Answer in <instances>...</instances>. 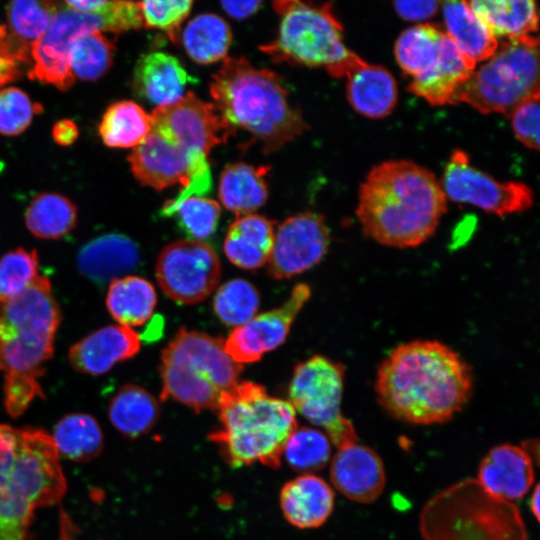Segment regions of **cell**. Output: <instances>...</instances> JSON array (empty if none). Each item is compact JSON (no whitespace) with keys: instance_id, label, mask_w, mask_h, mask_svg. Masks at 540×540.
<instances>
[{"instance_id":"obj_1","label":"cell","mask_w":540,"mask_h":540,"mask_svg":"<svg viewBox=\"0 0 540 540\" xmlns=\"http://www.w3.org/2000/svg\"><path fill=\"white\" fill-rule=\"evenodd\" d=\"M375 393L394 418L414 424H440L471 398L468 363L437 340H413L395 347L377 369Z\"/></svg>"},{"instance_id":"obj_2","label":"cell","mask_w":540,"mask_h":540,"mask_svg":"<svg viewBox=\"0 0 540 540\" xmlns=\"http://www.w3.org/2000/svg\"><path fill=\"white\" fill-rule=\"evenodd\" d=\"M446 211L447 198L432 172L410 161L392 160L366 176L356 215L366 237L404 249L427 241Z\"/></svg>"},{"instance_id":"obj_3","label":"cell","mask_w":540,"mask_h":540,"mask_svg":"<svg viewBox=\"0 0 540 540\" xmlns=\"http://www.w3.org/2000/svg\"><path fill=\"white\" fill-rule=\"evenodd\" d=\"M59 458L46 431L0 424V540H30L35 510L64 497Z\"/></svg>"},{"instance_id":"obj_4","label":"cell","mask_w":540,"mask_h":540,"mask_svg":"<svg viewBox=\"0 0 540 540\" xmlns=\"http://www.w3.org/2000/svg\"><path fill=\"white\" fill-rule=\"evenodd\" d=\"M210 94L214 106L233 134L237 129L259 140L265 154L300 136L308 125L289 102L280 76L256 68L245 57H227L212 75Z\"/></svg>"},{"instance_id":"obj_5","label":"cell","mask_w":540,"mask_h":540,"mask_svg":"<svg viewBox=\"0 0 540 540\" xmlns=\"http://www.w3.org/2000/svg\"><path fill=\"white\" fill-rule=\"evenodd\" d=\"M215 411L221 425L209 439L226 463L280 466L285 442L297 428L289 401L270 396L260 384L243 381L220 395Z\"/></svg>"},{"instance_id":"obj_6","label":"cell","mask_w":540,"mask_h":540,"mask_svg":"<svg viewBox=\"0 0 540 540\" xmlns=\"http://www.w3.org/2000/svg\"><path fill=\"white\" fill-rule=\"evenodd\" d=\"M61 311L50 280L39 276L19 297L0 306V371L4 394L42 397L38 379L54 352Z\"/></svg>"},{"instance_id":"obj_7","label":"cell","mask_w":540,"mask_h":540,"mask_svg":"<svg viewBox=\"0 0 540 540\" xmlns=\"http://www.w3.org/2000/svg\"><path fill=\"white\" fill-rule=\"evenodd\" d=\"M419 530L423 540H528L518 507L473 478L431 497L421 510Z\"/></svg>"},{"instance_id":"obj_8","label":"cell","mask_w":540,"mask_h":540,"mask_svg":"<svg viewBox=\"0 0 540 540\" xmlns=\"http://www.w3.org/2000/svg\"><path fill=\"white\" fill-rule=\"evenodd\" d=\"M243 365L225 352L224 340L180 328L161 354V400L195 412L215 410L220 395L238 383Z\"/></svg>"},{"instance_id":"obj_9","label":"cell","mask_w":540,"mask_h":540,"mask_svg":"<svg viewBox=\"0 0 540 540\" xmlns=\"http://www.w3.org/2000/svg\"><path fill=\"white\" fill-rule=\"evenodd\" d=\"M280 17L276 37L259 49L276 63L323 67L335 78L347 74L363 60L343 42V27L332 5L284 0L273 3Z\"/></svg>"},{"instance_id":"obj_10","label":"cell","mask_w":540,"mask_h":540,"mask_svg":"<svg viewBox=\"0 0 540 540\" xmlns=\"http://www.w3.org/2000/svg\"><path fill=\"white\" fill-rule=\"evenodd\" d=\"M538 92V38L529 35L498 45L457 89L451 104L467 103L481 113L510 116L523 100Z\"/></svg>"},{"instance_id":"obj_11","label":"cell","mask_w":540,"mask_h":540,"mask_svg":"<svg viewBox=\"0 0 540 540\" xmlns=\"http://www.w3.org/2000/svg\"><path fill=\"white\" fill-rule=\"evenodd\" d=\"M344 376L341 363L314 355L295 367L288 388L295 411L324 430L337 448L358 440L352 422L341 410Z\"/></svg>"},{"instance_id":"obj_12","label":"cell","mask_w":540,"mask_h":540,"mask_svg":"<svg viewBox=\"0 0 540 540\" xmlns=\"http://www.w3.org/2000/svg\"><path fill=\"white\" fill-rule=\"evenodd\" d=\"M134 177L145 186L163 190L180 184L200 189L212 186L208 157H198L174 138L151 125L144 141L128 156Z\"/></svg>"},{"instance_id":"obj_13","label":"cell","mask_w":540,"mask_h":540,"mask_svg":"<svg viewBox=\"0 0 540 540\" xmlns=\"http://www.w3.org/2000/svg\"><path fill=\"white\" fill-rule=\"evenodd\" d=\"M155 275L170 299L192 305L213 292L221 276V265L217 253L206 242L178 240L159 253Z\"/></svg>"},{"instance_id":"obj_14","label":"cell","mask_w":540,"mask_h":540,"mask_svg":"<svg viewBox=\"0 0 540 540\" xmlns=\"http://www.w3.org/2000/svg\"><path fill=\"white\" fill-rule=\"evenodd\" d=\"M440 184L447 199L498 216L523 212L533 205V192L526 184L495 180L473 167L462 150L452 153Z\"/></svg>"},{"instance_id":"obj_15","label":"cell","mask_w":540,"mask_h":540,"mask_svg":"<svg viewBox=\"0 0 540 540\" xmlns=\"http://www.w3.org/2000/svg\"><path fill=\"white\" fill-rule=\"evenodd\" d=\"M94 31H105L101 17L77 12L65 5L59 7L46 32L32 44L33 65L29 78L68 90L75 80L68 65L70 46L79 37Z\"/></svg>"},{"instance_id":"obj_16","label":"cell","mask_w":540,"mask_h":540,"mask_svg":"<svg viewBox=\"0 0 540 540\" xmlns=\"http://www.w3.org/2000/svg\"><path fill=\"white\" fill-rule=\"evenodd\" d=\"M150 116L151 125L199 157H208L211 149L234 135L216 107L192 92L173 104L156 107Z\"/></svg>"},{"instance_id":"obj_17","label":"cell","mask_w":540,"mask_h":540,"mask_svg":"<svg viewBox=\"0 0 540 540\" xmlns=\"http://www.w3.org/2000/svg\"><path fill=\"white\" fill-rule=\"evenodd\" d=\"M329 243V229L322 215L312 211L293 215L274 233L268 271L277 280L301 274L322 260Z\"/></svg>"},{"instance_id":"obj_18","label":"cell","mask_w":540,"mask_h":540,"mask_svg":"<svg viewBox=\"0 0 540 540\" xmlns=\"http://www.w3.org/2000/svg\"><path fill=\"white\" fill-rule=\"evenodd\" d=\"M311 296L305 283L297 284L285 303L234 328L224 341L225 352L238 364L259 361L287 338L292 323Z\"/></svg>"},{"instance_id":"obj_19","label":"cell","mask_w":540,"mask_h":540,"mask_svg":"<svg viewBox=\"0 0 540 540\" xmlns=\"http://www.w3.org/2000/svg\"><path fill=\"white\" fill-rule=\"evenodd\" d=\"M337 449L330 466L334 487L356 503L375 502L386 484L385 467L379 454L357 442Z\"/></svg>"},{"instance_id":"obj_20","label":"cell","mask_w":540,"mask_h":540,"mask_svg":"<svg viewBox=\"0 0 540 540\" xmlns=\"http://www.w3.org/2000/svg\"><path fill=\"white\" fill-rule=\"evenodd\" d=\"M476 480L499 499L519 500L535 480L533 457L522 446L510 443L494 446L482 458Z\"/></svg>"},{"instance_id":"obj_21","label":"cell","mask_w":540,"mask_h":540,"mask_svg":"<svg viewBox=\"0 0 540 540\" xmlns=\"http://www.w3.org/2000/svg\"><path fill=\"white\" fill-rule=\"evenodd\" d=\"M140 347V335L134 329L122 325H109L94 331L71 346L68 359L78 372L101 375L115 364L135 356Z\"/></svg>"},{"instance_id":"obj_22","label":"cell","mask_w":540,"mask_h":540,"mask_svg":"<svg viewBox=\"0 0 540 540\" xmlns=\"http://www.w3.org/2000/svg\"><path fill=\"white\" fill-rule=\"evenodd\" d=\"M194 82L180 61L166 52L147 53L134 67V91L156 107L175 103L184 96L186 86Z\"/></svg>"},{"instance_id":"obj_23","label":"cell","mask_w":540,"mask_h":540,"mask_svg":"<svg viewBox=\"0 0 540 540\" xmlns=\"http://www.w3.org/2000/svg\"><path fill=\"white\" fill-rule=\"evenodd\" d=\"M335 493L315 474H301L281 488L279 503L285 519L300 529L322 526L333 512Z\"/></svg>"},{"instance_id":"obj_24","label":"cell","mask_w":540,"mask_h":540,"mask_svg":"<svg viewBox=\"0 0 540 540\" xmlns=\"http://www.w3.org/2000/svg\"><path fill=\"white\" fill-rule=\"evenodd\" d=\"M137 244L129 237L110 233L87 242L77 254V268L87 279L104 284L124 275L139 265Z\"/></svg>"},{"instance_id":"obj_25","label":"cell","mask_w":540,"mask_h":540,"mask_svg":"<svg viewBox=\"0 0 540 540\" xmlns=\"http://www.w3.org/2000/svg\"><path fill=\"white\" fill-rule=\"evenodd\" d=\"M347 98L352 108L368 118L387 116L397 102V84L384 67L362 61L347 74Z\"/></svg>"},{"instance_id":"obj_26","label":"cell","mask_w":540,"mask_h":540,"mask_svg":"<svg viewBox=\"0 0 540 540\" xmlns=\"http://www.w3.org/2000/svg\"><path fill=\"white\" fill-rule=\"evenodd\" d=\"M274 233V223L264 216H239L227 231L224 252L234 265L248 270L257 269L269 260Z\"/></svg>"},{"instance_id":"obj_27","label":"cell","mask_w":540,"mask_h":540,"mask_svg":"<svg viewBox=\"0 0 540 540\" xmlns=\"http://www.w3.org/2000/svg\"><path fill=\"white\" fill-rule=\"evenodd\" d=\"M474 69L475 65L466 60L445 33L440 61L429 73L413 79L408 89L432 105L451 104L455 92Z\"/></svg>"},{"instance_id":"obj_28","label":"cell","mask_w":540,"mask_h":540,"mask_svg":"<svg viewBox=\"0 0 540 540\" xmlns=\"http://www.w3.org/2000/svg\"><path fill=\"white\" fill-rule=\"evenodd\" d=\"M442 6L446 34L466 60L476 66L489 59L499 43L467 1H446Z\"/></svg>"},{"instance_id":"obj_29","label":"cell","mask_w":540,"mask_h":540,"mask_svg":"<svg viewBox=\"0 0 540 540\" xmlns=\"http://www.w3.org/2000/svg\"><path fill=\"white\" fill-rule=\"evenodd\" d=\"M268 167L243 162L227 165L221 173L218 195L223 206L238 216L252 214L267 201L264 176Z\"/></svg>"},{"instance_id":"obj_30","label":"cell","mask_w":540,"mask_h":540,"mask_svg":"<svg viewBox=\"0 0 540 540\" xmlns=\"http://www.w3.org/2000/svg\"><path fill=\"white\" fill-rule=\"evenodd\" d=\"M159 416L160 407L156 398L135 384L122 386L108 404L111 424L129 439H137L151 431Z\"/></svg>"},{"instance_id":"obj_31","label":"cell","mask_w":540,"mask_h":540,"mask_svg":"<svg viewBox=\"0 0 540 540\" xmlns=\"http://www.w3.org/2000/svg\"><path fill=\"white\" fill-rule=\"evenodd\" d=\"M492 34L508 40L529 36L538 28L537 7L531 0L467 1Z\"/></svg>"},{"instance_id":"obj_32","label":"cell","mask_w":540,"mask_h":540,"mask_svg":"<svg viewBox=\"0 0 540 540\" xmlns=\"http://www.w3.org/2000/svg\"><path fill=\"white\" fill-rule=\"evenodd\" d=\"M157 303L153 285L146 279L126 275L110 282L106 306L111 316L126 327L143 325Z\"/></svg>"},{"instance_id":"obj_33","label":"cell","mask_w":540,"mask_h":540,"mask_svg":"<svg viewBox=\"0 0 540 540\" xmlns=\"http://www.w3.org/2000/svg\"><path fill=\"white\" fill-rule=\"evenodd\" d=\"M52 441L59 456L86 463L97 458L104 448V437L97 420L86 413H70L55 425Z\"/></svg>"},{"instance_id":"obj_34","label":"cell","mask_w":540,"mask_h":540,"mask_svg":"<svg viewBox=\"0 0 540 540\" xmlns=\"http://www.w3.org/2000/svg\"><path fill=\"white\" fill-rule=\"evenodd\" d=\"M232 33L227 22L213 13L191 19L182 33L188 56L198 64H211L227 58Z\"/></svg>"},{"instance_id":"obj_35","label":"cell","mask_w":540,"mask_h":540,"mask_svg":"<svg viewBox=\"0 0 540 540\" xmlns=\"http://www.w3.org/2000/svg\"><path fill=\"white\" fill-rule=\"evenodd\" d=\"M445 33L430 24L404 30L395 43L396 60L412 79L429 73L440 61Z\"/></svg>"},{"instance_id":"obj_36","label":"cell","mask_w":540,"mask_h":540,"mask_svg":"<svg viewBox=\"0 0 540 540\" xmlns=\"http://www.w3.org/2000/svg\"><path fill=\"white\" fill-rule=\"evenodd\" d=\"M150 129V114L132 100H121L106 109L99 134L108 147L135 148L144 141Z\"/></svg>"},{"instance_id":"obj_37","label":"cell","mask_w":540,"mask_h":540,"mask_svg":"<svg viewBox=\"0 0 540 540\" xmlns=\"http://www.w3.org/2000/svg\"><path fill=\"white\" fill-rule=\"evenodd\" d=\"M77 208L66 196L55 192L36 195L25 212L28 230L41 239L57 240L76 225Z\"/></svg>"},{"instance_id":"obj_38","label":"cell","mask_w":540,"mask_h":540,"mask_svg":"<svg viewBox=\"0 0 540 540\" xmlns=\"http://www.w3.org/2000/svg\"><path fill=\"white\" fill-rule=\"evenodd\" d=\"M332 443L321 430L303 426L296 428L283 447L282 456L296 472L312 474L326 466L331 458Z\"/></svg>"},{"instance_id":"obj_39","label":"cell","mask_w":540,"mask_h":540,"mask_svg":"<svg viewBox=\"0 0 540 540\" xmlns=\"http://www.w3.org/2000/svg\"><path fill=\"white\" fill-rule=\"evenodd\" d=\"M115 46L101 31L76 39L68 52V65L74 78L96 81L110 69Z\"/></svg>"},{"instance_id":"obj_40","label":"cell","mask_w":540,"mask_h":540,"mask_svg":"<svg viewBox=\"0 0 540 540\" xmlns=\"http://www.w3.org/2000/svg\"><path fill=\"white\" fill-rule=\"evenodd\" d=\"M260 305L257 289L245 279H232L221 285L214 297L213 309L226 325L239 327L255 317Z\"/></svg>"},{"instance_id":"obj_41","label":"cell","mask_w":540,"mask_h":540,"mask_svg":"<svg viewBox=\"0 0 540 540\" xmlns=\"http://www.w3.org/2000/svg\"><path fill=\"white\" fill-rule=\"evenodd\" d=\"M60 4L53 1L17 0L6 6L7 29L30 45L46 32Z\"/></svg>"},{"instance_id":"obj_42","label":"cell","mask_w":540,"mask_h":540,"mask_svg":"<svg viewBox=\"0 0 540 540\" xmlns=\"http://www.w3.org/2000/svg\"><path fill=\"white\" fill-rule=\"evenodd\" d=\"M35 250L17 248L0 258V304L22 295L39 277Z\"/></svg>"},{"instance_id":"obj_43","label":"cell","mask_w":540,"mask_h":540,"mask_svg":"<svg viewBox=\"0 0 540 540\" xmlns=\"http://www.w3.org/2000/svg\"><path fill=\"white\" fill-rule=\"evenodd\" d=\"M220 212L219 203L213 199L189 197L178 203L168 217H176L179 227L191 240L202 241L215 233Z\"/></svg>"},{"instance_id":"obj_44","label":"cell","mask_w":540,"mask_h":540,"mask_svg":"<svg viewBox=\"0 0 540 540\" xmlns=\"http://www.w3.org/2000/svg\"><path fill=\"white\" fill-rule=\"evenodd\" d=\"M64 5L80 13L101 17L106 32L121 33L144 27L139 2L118 0L65 1Z\"/></svg>"},{"instance_id":"obj_45","label":"cell","mask_w":540,"mask_h":540,"mask_svg":"<svg viewBox=\"0 0 540 540\" xmlns=\"http://www.w3.org/2000/svg\"><path fill=\"white\" fill-rule=\"evenodd\" d=\"M139 6L144 27L162 30L173 43H177L181 25L188 17L193 1H142Z\"/></svg>"},{"instance_id":"obj_46","label":"cell","mask_w":540,"mask_h":540,"mask_svg":"<svg viewBox=\"0 0 540 540\" xmlns=\"http://www.w3.org/2000/svg\"><path fill=\"white\" fill-rule=\"evenodd\" d=\"M41 107L31 101L29 96L19 88L0 89V134L16 136L30 125L34 114Z\"/></svg>"},{"instance_id":"obj_47","label":"cell","mask_w":540,"mask_h":540,"mask_svg":"<svg viewBox=\"0 0 540 540\" xmlns=\"http://www.w3.org/2000/svg\"><path fill=\"white\" fill-rule=\"evenodd\" d=\"M510 116L517 139L526 147L539 150V92L523 100Z\"/></svg>"},{"instance_id":"obj_48","label":"cell","mask_w":540,"mask_h":540,"mask_svg":"<svg viewBox=\"0 0 540 540\" xmlns=\"http://www.w3.org/2000/svg\"><path fill=\"white\" fill-rule=\"evenodd\" d=\"M30 60V47L14 37L6 25H0V88L19 76V63Z\"/></svg>"},{"instance_id":"obj_49","label":"cell","mask_w":540,"mask_h":540,"mask_svg":"<svg viewBox=\"0 0 540 540\" xmlns=\"http://www.w3.org/2000/svg\"><path fill=\"white\" fill-rule=\"evenodd\" d=\"M440 3L438 1H396L394 8L398 15L409 21H421L434 16Z\"/></svg>"},{"instance_id":"obj_50","label":"cell","mask_w":540,"mask_h":540,"mask_svg":"<svg viewBox=\"0 0 540 540\" xmlns=\"http://www.w3.org/2000/svg\"><path fill=\"white\" fill-rule=\"evenodd\" d=\"M79 130L76 123L70 119L57 121L52 128L54 141L61 146H69L78 138Z\"/></svg>"},{"instance_id":"obj_51","label":"cell","mask_w":540,"mask_h":540,"mask_svg":"<svg viewBox=\"0 0 540 540\" xmlns=\"http://www.w3.org/2000/svg\"><path fill=\"white\" fill-rule=\"evenodd\" d=\"M261 1H222L223 10L232 18L244 19L247 18L259 9Z\"/></svg>"},{"instance_id":"obj_52","label":"cell","mask_w":540,"mask_h":540,"mask_svg":"<svg viewBox=\"0 0 540 540\" xmlns=\"http://www.w3.org/2000/svg\"><path fill=\"white\" fill-rule=\"evenodd\" d=\"M539 490H540L539 484H536L532 492L531 499H530V510L537 521H539V513H540L539 512V500H540Z\"/></svg>"}]
</instances>
